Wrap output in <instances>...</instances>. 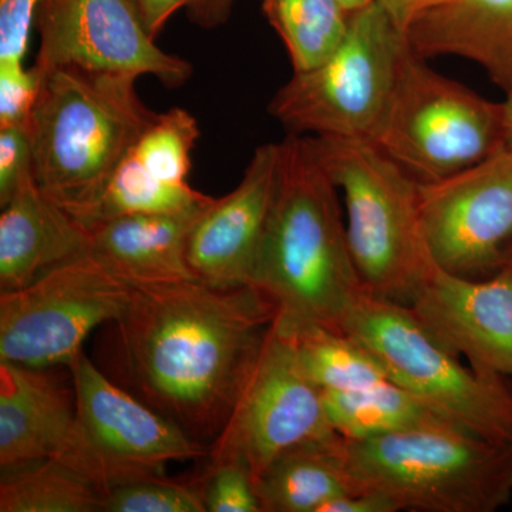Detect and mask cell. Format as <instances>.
<instances>
[{
    "instance_id": "cb8c5ba5",
    "label": "cell",
    "mask_w": 512,
    "mask_h": 512,
    "mask_svg": "<svg viewBox=\"0 0 512 512\" xmlns=\"http://www.w3.org/2000/svg\"><path fill=\"white\" fill-rule=\"evenodd\" d=\"M104 495L76 468L57 458L3 471L0 512L103 511Z\"/></svg>"
},
{
    "instance_id": "4fadbf2b",
    "label": "cell",
    "mask_w": 512,
    "mask_h": 512,
    "mask_svg": "<svg viewBox=\"0 0 512 512\" xmlns=\"http://www.w3.org/2000/svg\"><path fill=\"white\" fill-rule=\"evenodd\" d=\"M35 29L40 36L33 69L56 67L153 76L175 89L190 80L192 66L157 46L141 0H42Z\"/></svg>"
},
{
    "instance_id": "ffe728a7",
    "label": "cell",
    "mask_w": 512,
    "mask_h": 512,
    "mask_svg": "<svg viewBox=\"0 0 512 512\" xmlns=\"http://www.w3.org/2000/svg\"><path fill=\"white\" fill-rule=\"evenodd\" d=\"M423 59L453 55L480 64L497 86H512V0H447L406 32Z\"/></svg>"
},
{
    "instance_id": "7c38bea8",
    "label": "cell",
    "mask_w": 512,
    "mask_h": 512,
    "mask_svg": "<svg viewBox=\"0 0 512 512\" xmlns=\"http://www.w3.org/2000/svg\"><path fill=\"white\" fill-rule=\"evenodd\" d=\"M420 183V181H419ZM420 220L434 265L468 279L503 269L512 247V151L420 183Z\"/></svg>"
},
{
    "instance_id": "484cf974",
    "label": "cell",
    "mask_w": 512,
    "mask_h": 512,
    "mask_svg": "<svg viewBox=\"0 0 512 512\" xmlns=\"http://www.w3.org/2000/svg\"><path fill=\"white\" fill-rule=\"evenodd\" d=\"M106 512H205L204 480L151 476L117 485L104 495Z\"/></svg>"
},
{
    "instance_id": "e575fe53",
    "label": "cell",
    "mask_w": 512,
    "mask_h": 512,
    "mask_svg": "<svg viewBox=\"0 0 512 512\" xmlns=\"http://www.w3.org/2000/svg\"><path fill=\"white\" fill-rule=\"evenodd\" d=\"M349 12H355V10H359L365 8V6L372 3V0H339Z\"/></svg>"
},
{
    "instance_id": "5bb4252c",
    "label": "cell",
    "mask_w": 512,
    "mask_h": 512,
    "mask_svg": "<svg viewBox=\"0 0 512 512\" xmlns=\"http://www.w3.org/2000/svg\"><path fill=\"white\" fill-rule=\"evenodd\" d=\"M409 308L440 345L478 372L512 377V271L468 279L431 269Z\"/></svg>"
},
{
    "instance_id": "277c9868",
    "label": "cell",
    "mask_w": 512,
    "mask_h": 512,
    "mask_svg": "<svg viewBox=\"0 0 512 512\" xmlns=\"http://www.w3.org/2000/svg\"><path fill=\"white\" fill-rule=\"evenodd\" d=\"M308 138L342 195L350 254L363 288L409 306L436 266L421 229L419 181L375 144Z\"/></svg>"
},
{
    "instance_id": "5b68a950",
    "label": "cell",
    "mask_w": 512,
    "mask_h": 512,
    "mask_svg": "<svg viewBox=\"0 0 512 512\" xmlns=\"http://www.w3.org/2000/svg\"><path fill=\"white\" fill-rule=\"evenodd\" d=\"M339 448L359 487L397 511L495 512L512 500V447L464 430L340 437Z\"/></svg>"
},
{
    "instance_id": "ba28073f",
    "label": "cell",
    "mask_w": 512,
    "mask_h": 512,
    "mask_svg": "<svg viewBox=\"0 0 512 512\" xmlns=\"http://www.w3.org/2000/svg\"><path fill=\"white\" fill-rule=\"evenodd\" d=\"M376 146L420 183H434L507 148L504 103L434 72L407 47Z\"/></svg>"
},
{
    "instance_id": "1f68e13d",
    "label": "cell",
    "mask_w": 512,
    "mask_h": 512,
    "mask_svg": "<svg viewBox=\"0 0 512 512\" xmlns=\"http://www.w3.org/2000/svg\"><path fill=\"white\" fill-rule=\"evenodd\" d=\"M319 512H399L384 495L369 490H357L340 495L323 505Z\"/></svg>"
},
{
    "instance_id": "8fae6325",
    "label": "cell",
    "mask_w": 512,
    "mask_h": 512,
    "mask_svg": "<svg viewBox=\"0 0 512 512\" xmlns=\"http://www.w3.org/2000/svg\"><path fill=\"white\" fill-rule=\"evenodd\" d=\"M338 436L322 392L303 372L291 333L274 320L245 373L224 427L208 447L211 463L238 461L256 483L289 448Z\"/></svg>"
},
{
    "instance_id": "4dcf8cb0",
    "label": "cell",
    "mask_w": 512,
    "mask_h": 512,
    "mask_svg": "<svg viewBox=\"0 0 512 512\" xmlns=\"http://www.w3.org/2000/svg\"><path fill=\"white\" fill-rule=\"evenodd\" d=\"M42 0H0V63L23 62Z\"/></svg>"
},
{
    "instance_id": "6da1fadb",
    "label": "cell",
    "mask_w": 512,
    "mask_h": 512,
    "mask_svg": "<svg viewBox=\"0 0 512 512\" xmlns=\"http://www.w3.org/2000/svg\"><path fill=\"white\" fill-rule=\"evenodd\" d=\"M133 289L114 322L124 376L143 402L211 444L276 318L274 303L256 286L198 279Z\"/></svg>"
},
{
    "instance_id": "d590c367",
    "label": "cell",
    "mask_w": 512,
    "mask_h": 512,
    "mask_svg": "<svg viewBox=\"0 0 512 512\" xmlns=\"http://www.w3.org/2000/svg\"><path fill=\"white\" fill-rule=\"evenodd\" d=\"M503 268H508L512 271V247L510 248V251H508L507 259H505Z\"/></svg>"
},
{
    "instance_id": "3957f363",
    "label": "cell",
    "mask_w": 512,
    "mask_h": 512,
    "mask_svg": "<svg viewBox=\"0 0 512 512\" xmlns=\"http://www.w3.org/2000/svg\"><path fill=\"white\" fill-rule=\"evenodd\" d=\"M137 79L76 66L40 76L29 120L33 180L83 225L121 161L160 114L138 96Z\"/></svg>"
},
{
    "instance_id": "4316f807",
    "label": "cell",
    "mask_w": 512,
    "mask_h": 512,
    "mask_svg": "<svg viewBox=\"0 0 512 512\" xmlns=\"http://www.w3.org/2000/svg\"><path fill=\"white\" fill-rule=\"evenodd\" d=\"M204 501L208 512H262L254 478L238 461H210Z\"/></svg>"
},
{
    "instance_id": "8992f818",
    "label": "cell",
    "mask_w": 512,
    "mask_h": 512,
    "mask_svg": "<svg viewBox=\"0 0 512 512\" xmlns=\"http://www.w3.org/2000/svg\"><path fill=\"white\" fill-rule=\"evenodd\" d=\"M409 42L375 2L352 12L348 35L326 62L295 72L269 103L291 134L377 143Z\"/></svg>"
},
{
    "instance_id": "2e32d148",
    "label": "cell",
    "mask_w": 512,
    "mask_h": 512,
    "mask_svg": "<svg viewBox=\"0 0 512 512\" xmlns=\"http://www.w3.org/2000/svg\"><path fill=\"white\" fill-rule=\"evenodd\" d=\"M279 157V143L256 148L238 187L214 198L195 224L188 264L198 281L220 288L251 285L274 200Z\"/></svg>"
},
{
    "instance_id": "f546056e",
    "label": "cell",
    "mask_w": 512,
    "mask_h": 512,
    "mask_svg": "<svg viewBox=\"0 0 512 512\" xmlns=\"http://www.w3.org/2000/svg\"><path fill=\"white\" fill-rule=\"evenodd\" d=\"M33 177V147L29 124L0 127V207L20 185Z\"/></svg>"
},
{
    "instance_id": "7a4b0ae2",
    "label": "cell",
    "mask_w": 512,
    "mask_h": 512,
    "mask_svg": "<svg viewBox=\"0 0 512 512\" xmlns=\"http://www.w3.org/2000/svg\"><path fill=\"white\" fill-rule=\"evenodd\" d=\"M268 222L256 256L252 286L274 303L288 329L342 330L365 293L350 254L339 191L308 137L282 143Z\"/></svg>"
},
{
    "instance_id": "83f0119b",
    "label": "cell",
    "mask_w": 512,
    "mask_h": 512,
    "mask_svg": "<svg viewBox=\"0 0 512 512\" xmlns=\"http://www.w3.org/2000/svg\"><path fill=\"white\" fill-rule=\"evenodd\" d=\"M237 2L238 0H141V8L148 30L157 39L178 12H184L198 28H220L231 18Z\"/></svg>"
},
{
    "instance_id": "7402d4cb",
    "label": "cell",
    "mask_w": 512,
    "mask_h": 512,
    "mask_svg": "<svg viewBox=\"0 0 512 512\" xmlns=\"http://www.w3.org/2000/svg\"><path fill=\"white\" fill-rule=\"evenodd\" d=\"M322 396L330 424L345 439L423 429L463 430L393 380L352 392H322Z\"/></svg>"
},
{
    "instance_id": "e0dca14e",
    "label": "cell",
    "mask_w": 512,
    "mask_h": 512,
    "mask_svg": "<svg viewBox=\"0 0 512 512\" xmlns=\"http://www.w3.org/2000/svg\"><path fill=\"white\" fill-rule=\"evenodd\" d=\"M76 396L52 369L0 362V466L66 460L76 436Z\"/></svg>"
},
{
    "instance_id": "9a60e30c",
    "label": "cell",
    "mask_w": 512,
    "mask_h": 512,
    "mask_svg": "<svg viewBox=\"0 0 512 512\" xmlns=\"http://www.w3.org/2000/svg\"><path fill=\"white\" fill-rule=\"evenodd\" d=\"M200 136L197 120L187 110L174 107L158 114L121 161L87 227L123 215L184 211L210 202L214 197L188 183Z\"/></svg>"
},
{
    "instance_id": "ac0fdd59",
    "label": "cell",
    "mask_w": 512,
    "mask_h": 512,
    "mask_svg": "<svg viewBox=\"0 0 512 512\" xmlns=\"http://www.w3.org/2000/svg\"><path fill=\"white\" fill-rule=\"evenodd\" d=\"M212 201L184 211L97 222L89 228L90 254L131 288L197 279L188 264V241Z\"/></svg>"
},
{
    "instance_id": "d6a6232c",
    "label": "cell",
    "mask_w": 512,
    "mask_h": 512,
    "mask_svg": "<svg viewBox=\"0 0 512 512\" xmlns=\"http://www.w3.org/2000/svg\"><path fill=\"white\" fill-rule=\"evenodd\" d=\"M386 12L404 35L410 25L429 10L443 5L447 0H372Z\"/></svg>"
},
{
    "instance_id": "d6986e66",
    "label": "cell",
    "mask_w": 512,
    "mask_h": 512,
    "mask_svg": "<svg viewBox=\"0 0 512 512\" xmlns=\"http://www.w3.org/2000/svg\"><path fill=\"white\" fill-rule=\"evenodd\" d=\"M90 254V232L28 178L0 214V291Z\"/></svg>"
},
{
    "instance_id": "30bf717a",
    "label": "cell",
    "mask_w": 512,
    "mask_h": 512,
    "mask_svg": "<svg viewBox=\"0 0 512 512\" xmlns=\"http://www.w3.org/2000/svg\"><path fill=\"white\" fill-rule=\"evenodd\" d=\"M69 369L77 426L72 450L62 461L103 495L117 485L161 476L175 461L207 456V446L110 380L86 353Z\"/></svg>"
},
{
    "instance_id": "52a82bcc",
    "label": "cell",
    "mask_w": 512,
    "mask_h": 512,
    "mask_svg": "<svg viewBox=\"0 0 512 512\" xmlns=\"http://www.w3.org/2000/svg\"><path fill=\"white\" fill-rule=\"evenodd\" d=\"M342 330L372 350L390 379L481 439L512 447L510 377L463 366L440 345L412 309L365 292Z\"/></svg>"
},
{
    "instance_id": "9c48e42d",
    "label": "cell",
    "mask_w": 512,
    "mask_h": 512,
    "mask_svg": "<svg viewBox=\"0 0 512 512\" xmlns=\"http://www.w3.org/2000/svg\"><path fill=\"white\" fill-rule=\"evenodd\" d=\"M133 292L92 254L0 292V362L72 366L94 329L124 315Z\"/></svg>"
},
{
    "instance_id": "603a6c76",
    "label": "cell",
    "mask_w": 512,
    "mask_h": 512,
    "mask_svg": "<svg viewBox=\"0 0 512 512\" xmlns=\"http://www.w3.org/2000/svg\"><path fill=\"white\" fill-rule=\"evenodd\" d=\"M285 329L292 335L303 372L320 392H352L392 380L382 360L343 330Z\"/></svg>"
},
{
    "instance_id": "f1b7e54d",
    "label": "cell",
    "mask_w": 512,
    "mask_h": 512,
    "mask_svg": "<svg viewBox=\"0 0 512 512\" xmlns=\"http://www.w3.org/2000/svg\"><path fill=\"white\" fill-rule=\"evenodd\" d=\"M40 92V77L23 62L0 63V127L26 126Z\"/></svg>"
},
{
    "instance_id": "d4e9b609",
    "label": "cell",
    "mask_w": 512,
    "mask_h": 512,
    "mask_svg": "<svg viewBox=\"0 0 512 512\" xmlns=\"http://www.w3.org/2000/svg\"><path fill=\"white\" fill-rule=\"evenodd\" d=\"M261 5L284 42L293 73L326 62L348 35L352 12L339 0H261Z\"/></svg>"
},
{
    "instance_id": "836d02e7",
    "label": "cell",
    "mask_w": 512,
    "mask_h": 512,
    "mask_svg": "<svg viewBox=\"0 0 512 512\" xmlns=\"http://www.w3.org/2000/svg\"><path fill=\"white\" fill-rule=\"evenodd\" d=\"M505 127H507V148L512 151V86L507 90L504 101Z\"/></svg>"
},
{
    "instance_id": "44dd1931",
    "label": "cell",
    "mask_w": 512,
    "mask_h": 512,
    "mask_svg": "<svg viewBox=\"0 0 512 512\" xmlns=\"http://www.w3.org/2000/svg\"><path fill=\"white\" fill-rule=\"evenodd\" d=\"M340 436L284 451L256 480L262 512H319L333 498L363 490L349 473Z\"/></svg>"
}]
</instances>
